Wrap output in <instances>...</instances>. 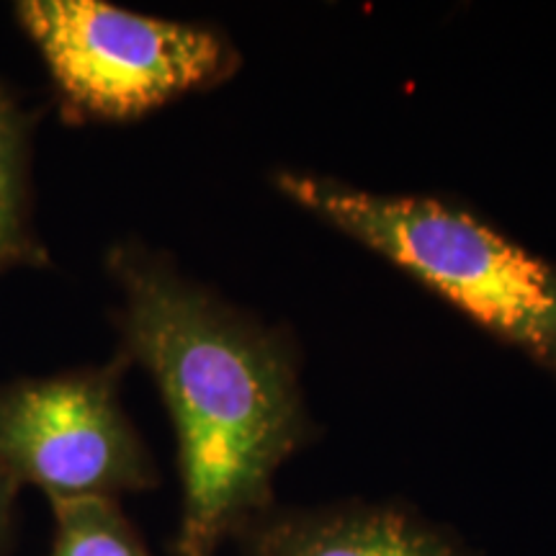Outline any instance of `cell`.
<instances>
[{
	"instance_id": "3",
	"label": "cell",
	"mask_w": 556,
	"mask_h": 556,
	"mask_svg": "<svg viewBox=\"0 0 556 556\" xmlns=\"http://www.w3.org/2000/svg\"><path fill=\"white\" fill-rule=\"evenodd\" d=\"M18 26L50 73L62 119L135 122L240 67L227 34L101 0H24Z\"/></svg>"
},
{
	"instance_id": "8",
	"label": "cell",
	"mask_w": 556,
	"mask_h": 556,
	"mask_svg": "<svg viewBox=\"0 0 556 556\" xmlns=\"http://www.w3.org/2000/svg\"><path fill=\"white\" fill-rule=\"evenodd\" d=\"M21 486L16 479L9 475V469L0 462V556H5L13 536V507H16V495Z\"/></svg>"
},
{
	"instance_id": "6",
	"label": "cell",
	"mask_w": 556,
	"mask_h": 556,
	"mask_svg": "<svg viewBox=\"0 0 556 556\" xmlns=\"http://www.w3.org/2000/svg\"><path fill=\"white\" fill-rule=\"evenodd\" d=\"M34 124L37 114L0 86V274L50 266L31 219Z\"/></svg>"
},
{
	"instance_id": "2",
	"label": "cell",
	"mask_w": 556,
	"mask_h": 556,
	"mask_svg": "<svg viewBox=\"0 0 556 556\" xmlns=\"http://www.w3.org/2000/svg\"><path fill=\"white\" fill-rule=\"evenodd\" d=\"M276 189L556 374V266L456 201L278 170Z\"/></svg>"
},
{
	"instance_id": "7",
	"label": "cell",
	"mask_w": 556,
	"mask_h": 556,
	"mask_svg": "<svg viewBox=\"0 0 556 556\" xmlns=\"http://www.w3.org/2000/svg\"><path fill=\"white\" fill-rule=\"evenodd\" d=\"M54 507L50 556H152L116 500H70Z\"/></svg>"
},
{
	"instance_id": "4",
	"label": "cell",
	"mask_w": 556,
	"mask_h": 556,
	"mask_svg": "<svg viewBox=\"0 0 556 556\" xmlns=\"http://www.w3.org/2000/svg\"><path fill=\"white\" fill-rule=\"evenodd\" d=\"M131 361L0 387V462L18 486L52 500H119L152 490L157 469L119 402Z\"/></svg>"
},
{
	"instance_id": "5",
	"label": "cell",
	"mask_w": 556,
	"mask_h": 556,
	"mask_svg": "<svg viewBox=\"0 0 556 556\" xmlns=\"http://www.w3.org/2000/svg\"><path fill=\"white\" fill-rule=\"evenodd\" d=\"M238 541L242 556H477L448 528L397 503L274 507Z\"/></svg>"
},
{
	"instance_id": "1",
	"label": "cell",
	"mask_w": 556,
	"mask_h": 556,
	"mask_svg": "<svg viewBox=\"0 0 556 556\" xmlns=\"http://www.w3.org/2000/svg\"><path fill=\"white\" fill-rule=\"evenodd\" d=\"M122 353L155 379L178 438V556H217L274 510V477L312 441L291 340L184 276L142 242H116Z\"/></svg>"
}]
</instances>
